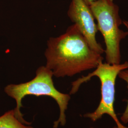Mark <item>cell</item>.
Instances as JSON below:
<instances>
[{
  "instance_id": "1",
  "label": "cell",
  "mask_w": 128,
  "mask_h": 128,
  "mask_svg": "<svg viewBox=\"0 0 128 128\" xmlns=\"http://www.w3.org/2000/svg\"><path fill=\"white\" fill-rule=\"evenodd\" d=\"M45 56L46 67L56 78L72 76L96 68L103 60L102 55L92 49L74 24L59 37L49 38Z\"/></svg>"
},
{
  "instance_id": "2",
  "label": "cell",
  "mask_w": 128,
  "mask_h": 128,
  "mask_svg": "<svg viewBox=\"0 0 128 128\" xmlns=\"http://www.w3.org/2000/svg\"><path fill=\"white\" fill-rule=\"evenodd\" d=\"M53 74L46 66H41L37 69L36 76L28 82L20 84H10L5 88V92L15 100L16 107L14 109L16 117L22 124L29 125L30 123L23 119L20 112L22 107V101L25 96L28 95L35 96H48L53 98L60 107L58 119L54 123V128H58L60 124L64 126L66 124L65 111L68 109L70 96L58 91L54 85L52 77Z\"/></svg>"
},
{
  "instance_id": "3",
  "label": "cell",
  "mask_w": 128,
  "mask_h": 128,
  "mask_svg": "<svg viewBox=\"0 0 128 128\" xmlns=\"http://www.w3.org/2000/svg\"><path fill=\"white\" fill-rule=\"evenodd\" d=\"M88 5L97 20L98 30L104 38L106 63L120 64V43L128 35V32L120 28L122 20L119 15L118 6L110 0H96Z\"/></svg>"
},
{
  "instance_id": "4",
  "label": "cell",
  "mask_w": 128,
  "mask_h": 128,
  "mask_svg": "<svg viewBox=\"0 0 128 128\" xmlns=\"http://www.w3.org/2000/svg\"><path fill=\"white\" fill-rule=\"evenodd\" d=\"M128 68V62L123 64H112L102 62L98 65L96 70L87 76H82L72 84L70 94H73L78 92L80 86L84 82L90 80L92 77L96 76L99 78L101 84V100L100 104L96 110L88 113L84 116L96 122L101 119L104 114L110 115L114 119L118 128H128L120 123L115 114L114 108L115 93V82L119 73Z\"/></svg>"
},
{
  "instance_id": "5",
  "label": "cell",
  "mask_w": 128,
  "mask_h": 128,
  "mask_svg": "<svg viewBox=\"0 0 128 128\" xmlns=\"http://www.w3.org/2000/svg\"><path fill=\"white\" fill-rule=\"evenodd\" d=\"M68 15L77 26L92 49L101 55L104 53L102 46L96 40V34L98 30L89 5L84 0H72Z\"/></svg>"
},
{
  "instance_id": "6",
  "label": "cell",
  "mask_w": 128,
  "mask_h": 128,
  "mask_svg": "<svg viewBox=\"0 0 128 128\" xmlns=\"http://www.w3.org/2000/svg\"><path fill=\"white\" fill-rule=\"evenodd\" d=\"M0 128H33L26 126L17 119L14 110H12L0 116Z\"/></svg>"
},
{
  "instance_id": "7",
  "label": "cell",
  "mask_w": 128,
  "mask_h": 128,
  "mask_svg": "<svg viewBox=\"0 0 128 128\" xmlns=\"http://www.w3.org/2000/svg\"><path fill=\"white\" fill-rule=\"evenodd\" d=\"M118 76L119 78L122 79L126 82L128 89V70L125 69L121 71L118 74ZM120 120L124 124H127L128 122V100L127 107L122 116L121 117Z\"/></svg>"
},
{
  "instance_id": "8",
  "label": "cell",
  "mask_w": 128,
  "mask_h": 128,
  "mask_svg": "<svg viewBox=\"0 0 128 128\" xmlns=\"http://www.w3.org/2000/svg\"><path fill=\"white\" fill-rule=\"evenodd\" d=\"M122 23H124V26L127 28L128 30V20H123Z\"/></svg>"
},
{
  "instance_id": "9",
  "label": "cell",
  "mask_w": 128,
  "mask_h": 128,
  "mask_svg": "<svg viewBox=\"0 0 128 128\" xmlns=\"http://www.w3.org/2000/svg\"><path fill=\"white\" fill-rule=\"evenodd\" d=\"M84 0L85 2H86L88 4H89L90 2H93V1H94V0Z\"/></svg>"
},
{
  "instance_id": "10",
  "label": "cell",
  "mask_w": 128,
  "mask_h": 128,
  "mask_svg": "<svg viewBox=\"0 0 128 128\" xmlns=\"http://www.w3.org/2000/svg\"><path fill=\"white\" fill-rule=\"evenodd\" d=\"M118 128L117 127V126H115V127H113V128Z\"/></svg>"
},
{
  "instance_id": "11",
  "label": "cell",
  "mask_w": 128,
  "mask_h": 128,
  "mask_svg": "<svg viewBox=\"0 0 128 128\" xmlns=\"http://www.w3.org/2000/svg\"><path fill=\"white\" fill-rule=\"evenodd\" d=\"M112 0V1H114V0Z\"/></svg>"
}]
</instances>
